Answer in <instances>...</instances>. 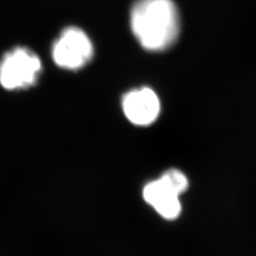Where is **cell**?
Returning a JSON list of instances; mask_svg holds the SVG:
<instances>
[{
	"mask_svg": "<svg viewBox=\"0 0 256 256\" xmlns=\"http://www.w3.org/2000/svg\"><path fill=\"white\" fill-rule=\"evenodd\" d=\"M130 22L134 38L150 52H164L180 36V18L173 0H136Z\"/></svg>",
	"mask_w": 256,
	"mask_h": 256,
	"instance_id": "6da1fadb",
	"label": "cell"
},
{
	"mask_svg": "<svg viewBox=\"0 0 256 256\" xmlns=\"http://www.w3.org/2000/svg\"><path fill=\"white\" fill-rule=\"evenodd\" d=\"M189 182L182 171L170 169L158 180L148 182L143 188V198L164 219L174 220L182 212L180 194L188 189Z\"/></svg>",
	"mask_w": 256,
	"mask_h": 256,
	"instance_id": "7a4b0ae2",
	"label": "cell"
},
{
	"mask_svg": "<svg viewBox=\"0 0 256 256\" xmlns=\"http://www.w3.org/2000/svg\"><path fill=\"white\" fill-rule=\"evenodd\" d=\"M42 70L38 56L25 47H16L0 60V84L6 90L25 89L36 84Z\"/></svg>",
	"mask_w": 256,
	"mask_h": 256,
	"instance_id": "3957f363",
	"label": "cell"
},
{
	"mask_svg": "<svg viewBox=\"0 0 256 256\" xmlns=\"http://www.w3.org/2000/svg\"><path fill=\"white\" fill-rule=\"evenodd\" d=\"M94 54L92 41L86 32L78 27L64 29L52 45V58L58 66L78 70L89 62Z\"/></svg>",
	"mask_w": 256,
	"mask_h": 256,
	"instance_id": "277c9868",
	"label": "cell"
},
{
	"mask_svg": "<svg viewBox=\"0 0 256 256\" xmlns=\"http://www.w3.org/2000/svg\"><path fill=\"white\" fill-rule=\"evenodd\" d=\"M122 107L128 121L138 126L153 124L160 114V100L150 88L132 90L125 94Z\"/></svg>",
	"mask_w": 256,
	"mask_h": 256,
	"instance_id": "5b68a950",
	"label": "cell"
}]
</instances>
